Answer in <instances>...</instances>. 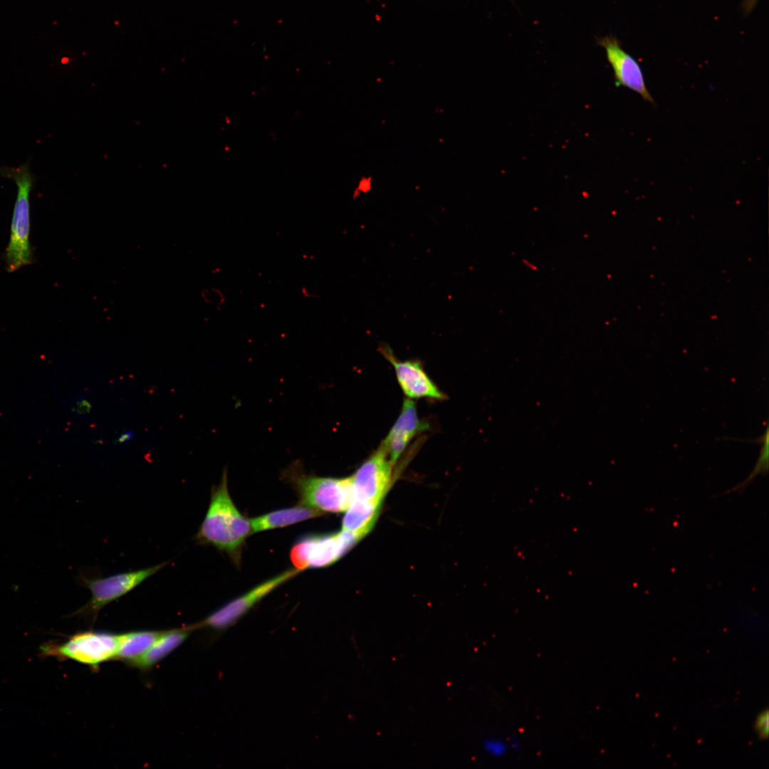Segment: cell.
<instances>
[{"label":"cell","mask_w":769,"mask_h":769,"mask_svg":"<svg viewBox=\"0 0 769 769\" xmlns=\"http://www.w3.org/2000/svg\"><path fill=\"white\" fill-rule=\"evenodd\" d=\"M119 637L108 632H80L65 642L42 644L40 655L61 661L70 659L97 669L101 664L115 660Z\"/></svg>","instance_id":"3957f363"},{"label":"cell","mask_w":769,"mask_h":769,"mask_svg":"<svg viewBox=\"0 0 769 769\" xmlns=\"http://www.w3.org/2000/svg\"><path fill=\"white\" fill-rule=\"evenodd\" d=\"M194 630L193 625L164 630L142 655L127 664L142 671L149 670L178 648Z\"/></svg>","instance_id":"7c38bea8"},{"label":"cell","mask_w":769,"mask_h":769,"mask_svg":"<svg viewBox=\"0 0 769 769\" xmlns=\"http://www.w3.org/2000/svg\"><path fill=\"white\" fill-rule=\"evenodd\" d=\"M168 562L138 570L113 575L105 577L87 578L81 576L83 585L91 592L90 600L73 613L75 615L88 618L94 622L98 612L105 605L119 599L147 578L157 572Z\"/></svg>","instance_id":"277c9868"},{"label":"cell","mask_w":769,"mask_h":769,"mask_svg":"<svg viewBox=\"0 0 769 769\" xmlns=\"http://www.w3.org/2000/svg\"><path fill=\"white\" fill-rule=\"evenodd\" d=\"M596 43L605 49L607 60L614 73L615 85L627 88L639 94L644 100L654 103L639 63L623 49L617 38L612 35L600 36L596 38Z\"/></svg>","instance_id":"9c48e42d"},{"label":"cell","mask_w":769,"mask_h":769,"mask_svg":"<svg viewBox=\"0 0 769 769\" xmlns=\"http://www.w3.org/2000/svg\"><path fill=\"white\" fill-rule=\"evenodd\" d=\"M768 711L766 709L762 711L756 719L755 729L762 739H766L768 736Z\"/></svg>","instance_id":"d6986e66"},{"label":"cell","mask_w":769,"mask_h":769,"mask_svg":"<svg viewBox=\"0 0 769 769\" xmlns=\"http://www.w3.org/2000/svg\"><path fill=\"white\" fill-rule=\"evenodd\" d=\"M164 631L140 630L120 634L115 660L126 664L142 655Z\"/></svg>","instance_id":"9a60e30c"},{"label":"cell","mask_w":769,"mask_h":769,"mask_svg":"<svg viewBox=\"0 0 769 769\" xmlns=\"http://www.w3.org/2000/svg\"><path fill=\"white\" fill-rule=\"evenodd\" d=\"M380 349L384 357L394 367L399 385L407 398L410 399L428 398L436 400H443L446 398L444 393L426 373L419 361L399 360L387 345H382Z\"/></svg>","instance_id":"30bf717a"},{"label":"cell","mask_w":769,"mask_h":769,"mask_svg":"<svg viewBox=\"0 0 769 769\" xmlns=\"http://www.w3.org/2000/svg\"><path fill=\"white\" fill-rule=\"evenodd\" d=\"M251 533L250 520L239 511L231 498L224 472L219 485L212 489L208 511L195 539L226 553L239 563L241 548Z\"/></svg>","instance_id":"6da1fadb"},{"label":"cell","mask_w":769,"mask_h":769,"mask_svg":"<svg viewBox=\"0 0 769 769\" xmlns=\"http://www.w3.org/2000/svg\"><path fill=\"white\" fill-rule=\"evenodd\" d=\"M755 2L756 0H746V3L744 4L745 11L748 12L750 11L755 5Z\"/></svg>","instance_id":"44dd1931"},{"label":"cell","mask_w":769,"mask_h":769,"mask_svg":"<svg viewBox=\"0 0 769 769\" xmlns=\"http://www.w3.org/2000/svg\"><path fill=\"white\" fill-rule=\"evenodd\" d=\"M429 424L419 419L415 402L410 399L404 400L401 412L380 446L394 464L411 440L426 431Z\"/></svg>","instance_id":"8fae6325"},{"label":"cell","mask_w":769,"mask_h":769,"mask_svg":"<svg viewBox=\"0 0 769 769\" xmlns=\"http://www.w3.org/2000/svg\"><path fill=\"white\" fill-rule=\"evenodd\" d=\"M295 485L302 505L322 513L345 511L353 500L351 477L300 476Z\"/></svg>","instance_id":"5b68a950"},{"label":"cell","mask_w":769,"mask_h":769,"mask_svg":"<svg viewBox=\"0 0 769 769\" xmlns=\"http://www.w3.org/2000/svg\"><path fill=\"white\" fill-rule=\"evenodd\" d=\"M323 513L305 506L281 509L250 520L252 533L281 528L323 515Z\"/></svg>","instance_id":"5bb4252c"},{"label":"cell","mask_w":769,"mask_h":769,"mask_svg":"<svg viewBox=\"0 0 769 769\" xmlns=\"http://www.w3.org/2000/svg\"><path fill=\"white\" fill-rule=\"evenodd\" d=\"M92 405L90 402L83 396L75 398L72 403V411L78 416H85L91 411Z\"/></svg>","instance_id":"ac0fdd59"},{"label":"cell","mask_w":769,"mask_h":769,"mask_svg":"<svg viewBox=\"0 0 769 769\" xmlns=\"http://www.w3.org/2000/svg\"><path fill=\"white\" fill-rule=\"evenodd\" d=\"M483 746L486 753L496 758L503 756L509 748V745L504 740L498 738L485 740Z\"/></svg>","instance_id":"e0dca14e"},{"label":"cell","mask_w":769,"mask_h":769,"mask_svg":"<svg viewBox=\"0 0 769 769\" xmlns=\"http://www.w3.org/2000/svg\"><path fill=\"white\" fill-rule=\"evenodd\" d=\"M759 439L762 442V446H761V449H760V454H759L758 459V461L756 462V464L755 465L753 471L750 472L749 476L743 481H742L741 483L736 485L733 488H731L730 490H728L726 492L724 493V494L727 493L734 492V491L741 493L744 489H746L753 482V481L755 478V477L758 475L761 474L763 476H765V475H766L768 474V427H766L765 434L763 435H762V436L760 438H759Z\"/></svg>","instance_id":"2e32d148"},{"label":"cell","mask_w":769,"mask_h":769,"mask_svg":"<svg viewBox=\"0 0 769 769\" xmlns=\"http://www.w3.org/2000/svg\"><path fill=\"white\" fill-rule=\"evenodd\" d=\"M381 503L382 502L353 499L345 511L342 522V530L350 533L360 540L375 525Z\"/></svg>","instance_id":"4fadbf2b"},{"label":"cell","mask_w":769,"mask_h":769,"mask_svg":"<svg viewBox=\"0 0 769 769\" xmlns=\"http://www.w3.org/2000/svg\"><path fill=\"white\" fill-rule=\"evenodd\" d=\"M300 571L289 570L256 586L243 595L218 609L202 622L194 624L195 629L208 627L222 630L232 625L255 604L275 588L296 575Z\"/></svg>","instance_id":"ba28073f"},{"label":"cell","mask_w":769,"mask_h":769,"mask_svg":"<svg viewBox=\"0 0 769 769\" xmlns=\"http://www.w3.org/2000/svg\"><path fill=\"white\" fill-rule=\"evenodd\" d=\"M360 540L341 530L329 535L306 536L296 542L290 553L291 560L299 571L332 565Z\"/></svg>","instance_id":"8992f818"},{"label":"cell","mask_w":769,"mask_h":769,"mask_svg":"<svg viewBox=\"0 0 769 769\" xmlns=\"http://www.w3.org/2000/svg\"><path fill=\"white\" fill-rule=\"evenodd\" d=\"M133 436L134 432L132 431H126L120 435L117 441L120 444H124L132 439Z\"/></svg>","instance_id":"ffe728a7"},{"label":"cell","mask_w":769,"mask_h":769,"mask_svg":"<svg viewBox=\"0 0 769 769\" xmlns=\"http://www.w3.org/2000/svg\"><path fill=\"white\" fill-rule=\"evenodd\" d=\"M393 465L380 446L350 476L353 499L382 502L392 484Z\"/></svg>","instance_id":"52a82bcc"},{"label":"cell","mask_w":769,"mask_h":769,"mask_svg":"<svg viewBox=\"0 0 769 769\" xmlns=\"http://www.w3.org/2000/svg\"><path fill=\"white\" fill-rule=\"evenodd\" d=\"M511 747H512L513 748H514V749H518V747H519V743H518V742H517V741H513V743H512V744L511 745Z\"/></svg>","instance_id":"7402d4cb"},{"label":"cell","mask_w":769,"mask_h":769,"mask_svg":"<svg viewBox=\"0 0 769 769\" xmlns=\"http://www.w3.org/2000/svg\"><path fill=\"white\" fill-rule=\"evenodd\" d=\"M0 175L12 180L17 187L11 225V232L6 249V269L13 273L32 263L29 242L30 235V193L36 177L30 169L29 161L16 167L2 166Z\"/></svg>","instance_id":"7a4b0ae2"}]
</instances>
